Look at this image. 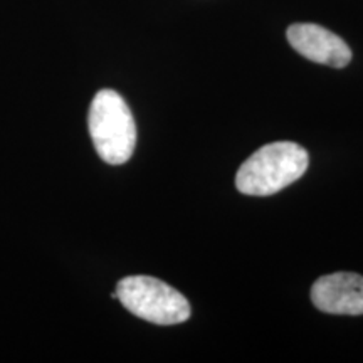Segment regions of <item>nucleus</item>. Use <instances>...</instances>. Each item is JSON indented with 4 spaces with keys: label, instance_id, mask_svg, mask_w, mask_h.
Here are the masks:
<instances>
[{
    "label": "nucleus",
    "instance_id": "f03ea898",
    "mask_svg": "<svg viewBox=\"0 0 363 363\" xmlns=\"http://www.w3.org/2000/svg\"><path fill=\"white\" fill-rule=\"evenodd\" d=\"M88 128L98 155L110 165L128 162L135 152L136 125L125 99L101 89L89 106Z\"/></svg>",
    "mask_w": 363,
    "mask_h": 363
},
{
    "label": "nucleus",
    "instance_id": "39448f33",
    "mask_svg": "<svg viewBox=\"0 0 363 363\" xmlns=\"http://www.w3.org/2000/svg\"><path fill=\"white\" fill-rule=\"evenodd\" d=\"M286 35L294 51L318 65L345 67L352 61L348 44L321 26L294 24L289 27Z\"/></svg>",
    "mask_w": 363,
    "mask_h": 363
},
{
    "label": "nucleus",
    "instance_id": "f257e3e1",
    "mask_svg": "<svg viewBox=\"0 0 363 363\" xmlns=\"http://www.w3.org/2000/svg\"><path fill=\"white\" fill-rule=\"evenodd\" d=\"M308 152L298 143L276 142L252 153L235 175L240 194L267 197L301 179L308 169Z\"/></svg>",
    "mask_w": 363,
    "mask_h": 363
},
{
    "label": "nucleus",
    "instance_id": "20e7f679",
    "mask_svg": "<svg viewBox=\"0 0 363 363\" xmlns=\"http://www.w3.org/2000/svg\"><path fill=\"white\" fill-rule=\"evenodd\" d=\"M311 301L330 315H363V276L355 272L321 276L311 288Z\"/></svg>",
    "mask_w": 363,
    "mask_h": 363
},
{
    "label": "nucleus",
    "instance_id": "7ed1b4c3",
    "mask_svg": "<svg viewBox=\"0 0 363 363\" xmlns=\"http://www.w3.org/2000/svg\"><path fill=\"white\" fill-rule=\"evenodd\" d=\"M120 303L135 316L155 325H179L190 318L184 294L152 276H128L116 284Z\"/></svg>",
    "mask_w": 363,
    "mask_h": 363
}]
</instances>
